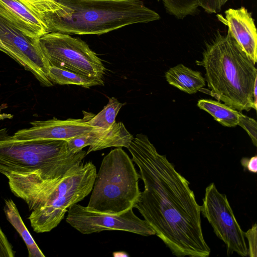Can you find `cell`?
Segmentation results:
<instances>
[{
	"label": "cell",
	"instance_id": "5b68a950",
	"mask_svg": "<svg viewBox=\"0 0 257 257\" xmlns=\"http://www.w3.org/2000/svg\"><path fill=\"white\" fill-rule=\"evenodd\" d=\"M87 155L82 150L73 153L64 140L19 141L0 129V173H36L45 179L63 176L80 166Z\"/></svg>",
	"mask_w": 257,
	"mask_h": 257
},
{
	"label": "cell",
	"instance_id": "30bf717a",
	"mask_svg": "<svg viewBox=\"0 0 257 257\" xmlns=\"http://www.w3.org/2000/svg\"><path fill=\"white\" fill-rule=\"evenodd\" d=\"M0 40L6 54L31 72L44 86L54 83L49 76V62L41 48L39 39L28 37L0 16Z\"/></svg>",
	"mask_w": 257,
	"mask_h": 257
},
{
	"label": "cell",
	"instance_id": "8fae6325",
	"mask_svg": "<svg viewBox=\"0 0 257 257\" xmlns=\"http://www.w3.org/2000/svg\"><path fill=\"white\" fill-rule=\"evenodd\" d=\"M85 113L83 118H69L61 120L54 117L45 121H33L30 123L31 127L19 130L12 136L19 141L40 139L67 141L95 128L89 123V120L94 114Z\"/></svg>",
	"mask_w": 257,
	"mask_h": 257
},
{
	"label": "cell",
	"instance_id": "83f0119b",
	"mask_svg": "<svg viewBox=\"0 0 257 257\" xmlns=\"http://www.w3.org/2000/svg\"><path fill=\"white\" fill-rule=\"evenodd\" d=\"M228 0H219L220 1V5L221 6V7H222L224 5H225L226 4V3L228 1Z\"/></svg>",
	"mask_w": 257,
	"mask_h": 257
},
{
	"label": "cell",
	"instance_id": "d6986e66",
	"mask_svg": "<svg viewBox=\"0 0 257 257\" xmlns=\"http://www.w3.org/2000/svg\"><path fill=\"white\" fill-rule=\"evenodd\" d=\"M123 105L116 98H109L108 103L98 113L94 115L89 120L90 125L96 128H110L116 122V116Z\"/></svg>",
	"mask_w": 257,
	"mask_h": 257
},
{
	"label": "cell",
	"instance_id": "3957f363",
	"mask_svg": "<svg viewBox=\"0 0 257 257\" xmlns=\"http://www.w3.org/2000/svg\"><path fill=\"white\" fill-rule=\"evenodd\" d=\"M201 61L210 94L238 111L256 110L257 69L227 31L207 44Z\"/></svg>",
	"mask_w": 257,
	"mask_h": 257
},
{
	"label": "cell",
	"instance_id": "7402d4cb",
	"mask_svg": "<svg viewBox=\"0 0 257 257\" xmlns=\"http://www.w3.org/2000/svg\"><path fill=\"white\" fill-rule=\"evenodd\" d=\"M238 125L242 127L250 137L253 145L257 146V123L255 119L240 112Z\"/></svg>",
	"mask_w": 257,
	"mask_h": 257
},
{
	"label": "cell",
	"instance_id": "277c9868",
	"mask_svg": "<svg viewBox=\"0 0 257 257\" xmlns=\"http://www.w3.org/2000/svg\"><path fill=\"white\" fill-rule=\"evenodd\" d=\"M55 1L54 10L44 18L49 32L99 35L161 19L141 0Z\"/></svg>",
	"mask_w": 257,
	"mask_h": 257
},
{
	"label": "cell",
	"instance_id": "44dd1931",
	"mask_svg": "<svg viewBox=\"0 0 257 257\" xmlns=\"http://www.w3.org/2000/svg\"><path fill=\"white\" fill-rule=\"evenodd\" d=\"M19 1L31 11L38 15L43 21L45 15L54 10L56 3L55 0Z\"/></svg>",
	"mask_w": 257,
	"mask_h": 257
},
{
	"label": "cell",
	"instance_id": "603a6c76",
	"mask_svg": "<svg viewBox=\"0 0 257 257\" xmlns=\"http://www.w3.org/2000/svg\"><path fill=\"white\" fill-rule=\"evenodd\" d=\"M244 236L246 238L248 248H247V255L250 257H256L257 256V225L255 223L251 227L244 232Z\"/></svg>",
	"mask_w": 257,
	"mask_h": 257
},
{
	"label": "cell",
	"instance_id": "484cf974",
	"mask_svg": "<svg viewBox=\"0 0 257 257\" xmlns=\"http://www.w3.org/2000/svg\"><path fill=\"white\" fill-rule=\"evenodd\" d=\"M240 163L244 171H248L252 173L257 172V156L255 155L251 158L243 157Z\"/></svg>",
	"mask_w": 257,
	"mask_h": 257
},
{
	"label": "cell",
	"instance_id": "d4e9b609",
	"mask_svg": "<svg viewBox=\"0 0 257 257\" xmlns=\"http://www.w3.org/2000/svg\"><path fill=\"white\" fill-rule=\"evenodd\" d=\"M199 6L208 14L217 13L221 9L219 0H198Z\"/></svg>",
	"mask_w": 257,
	"mask_h": 257
},
{
	"label": "cell",
	"instance_id": "9c48e42d",
	"mask_svg": "<svg viewBox=\"0 0 257 257\" xmlns=\"http://www.w3.org/2000/svg\"><path fill=\"white\" fill-rule=\"evenodd\" d=\"M66 222L84 234L104 230H121L143 236L155 234L144 219L138 217L131 209L120 214H110L89 210L77 203L69 208Z\"/></svg>",
	"mask_w": 257,
	"mask_h": 257
},
{
	"label": "cell",
	"instance_id": "52a82bcc",
	"mask_svg": "<svg viewBox=\"0 0 257 257\" xmlns=\"http://www.w3.org/2000/svg\"><path fill=\"white\" fill-rule=\"evenodd\" d=\"M39 43L50 66L104 82L106 68L102 60L81 39L67 34L51 32L42 36Z\"/></svg>",
	"mask_w": 257,
	"mask_h": 257
},
{
	"label": "cell",
	"instance_id": "ba28073f",
	"mask_svg": "<svg viewBox=\"0 0 257 257\" xmlns=\"http://www.w3.org/2000/svg\"><path fill=\"white\" fill-rule=\"evenodd\" d=\"M201 213L213 228L215 235L226 245L227 254L247 255L244 232L238 223L226 195L221 193L213 182L205 190Z\"/></svg>",
	"mask_w": 257,
	"mask_h": 257
},
{
	"label": "cell",
	"instance_id": "7c38bea8",
	"mask_svg": "<svg viewBox=\"0 0 257 257\" xmlns=\"http://www.w3.org/2000/svg\"><path fill=\"white\" fill-rule=\"evenodd\" d=\"M218 20L227 27L228 32L240 49L255 64L257 62V33L251 14L244 7L230 8Z\"/></svg>",
	"mask_w": 257,
	"mask_h": 257
},
{
	"label": "cell",
	"instance_id": "4fadbf2b",
	"mask_svg": "<svg viewBox=\"0 0 257 257\" xmlns=\"http://www.w3.org/2000/svg\"><path fill=\"white\" fill-rule=\"evenodd\" d=\"M134 137L121 122H115L107 130L95 128L91 132L67 140L68 147L73 153H77L89 146L86 152L99 151L109 147L126 148Z\"/></svg>",
	"mask_w": 257,
	"mask_h": 257
},
{
	"label": "cell",
	"instance_id": "8992f818",
	"mask_svg": "<svg viewBox=\"0 0 257 257\" xmlns=\"http://www.w3.org/2000/svg\"><path fill=\"white\" fill-rule=\"evenodd\" d=\"M140 178L126 152L121 148L112 150L102 161L86 207L110 214L133 209L141 195Z\"/></svg>",
	"mask_w": 257,
	"mask_h": 257
},
{
	"label": "cell",
	"instance_id": "ffe728a7",
	"mask_svg": "<svg viewBox=\"0 0 257 257\" xmlns=\"http://www.w3.org/2000/svg\"><path fill=\"white\" fill-rule=\"evenodd\" d=\"M162 1L168 14L182 20L188 16H194L198 12V0H157Z\"/></svg>",
	"mask_w": 257,
	"mask_h": 257
},
{
	"label": "cell",
	"instance_id": "9a60e30c",
	"mask_svg": "<svg viewBox=\"0 0 257 257\" xmlns=\"http://www.w3.org/2000/svg\"><path fill=\"white\" fill-rule=\"evenodd\" d=\"M165 77L169 84L190 94L196 93L205 86V79L200 72L182 64L170 68Z\"/></svg>",
	"mask_w": 257,
	"mask_h": 257
},
{
	"label": "cell",
	"instance_id": "5bb4252c",
	"mask_svg": "<svg viewBox=\"0 0 257 257\" xmlns=\"http://www.w3.org/2000/svg\"><path fill=\"white\" fill-rule=\"evenodd\" d=\"M0 16L35 40L49 32L44 22L19 0H0Z\"/></svg>",
	"mask_w": 257,
	"mask_h": 257
},
{
	"label": "cell",
	"instance_id": "2e32d148",
	"mask_svg": "<svg viewBox=\"0 0 257 257\" xmlns=\"http://www.w3.org/2000/svg\"><path fill=\"white\" fill-rule=\"evenodd\" d=\"M4 212L7 220L13 226L24 241L29 257H45L26 227L15 202L12 199L5 202Z\"/></svg>",
	"mask_w": 257,
	"mask_h": 257
},
{
	"label": "cell",
	"instance_id": "7a4b0ae2",
	"mask_svg": "<svg viewBox=\"0 0 257 257\" xmlns=\"http://www.w3.org/2000/svg\"><path fill=\"white\" fill-rule=\"evenodd\" d=\"M96 173L95 165L89 161L56 179H43L36 173L6 177L11 191L31 211L29 219L34 231L44 233L57 227L67 209L90 193Z\"/></svg>",
	"mask_w": 257,
	"mask_h": 257
},
{
	"label": "cell",
	"instance_id": "6da1fadb",
	"mask_svg": "<svg viewBox=\"0 0 257 257\" xmlns=\"http://www.w3.org/2000/svg\"><path fill=\"white\" fill-rule=\"evenodd\" d=\"M127 149L144 185L134 208L174 255L209 256L201 226V206L190 182L165 155L158 152L146 135L137 134Z\"/></svg>",
	"mask_w": 257,
	"mask_h": 257
},
{
	"label": "cell",
	"instance_id": "cb8c5ba5",
	"mask_svg": "<svg viewBox=\"0 0 257 257\" xmlns=\"http://www.w3.org/2000/svg\"><path fill=\"white\" fill-rule=\"evenodd\" d=\"M15 251L0 227V257H14Z\"/></svg>",
	"mask_w": 257,
	"mask_h": 257
},
{
	"label": "cell",
	"instance_id": "4316f807",
	"mask_svg": "<svg viewBox=\"0 0 257 257\" xmlns=\"http://www.w3.org/2000/svg\"><path fill=\"white\" fill-rule=\"evenodd\" d=\"M0 51L6 54V50L0 40Z\"/></svg>",
	"mask_w": 257,
	"mask_h": 257
},
{
	"label": "cell",
	"instance_id": "e0dca14e",
	"mask_svg": "<svg viewBox=\"0 0 257 257\" xmlns=\"http://www.w3.org/2000/svg\"><path fill=\"white\" fill-rule=\"evenodd\" d=\"M197 105L224 126L235 127L238 125L240 111L225 103L211 99H201L198 101Z\"/></svg>",
	"mask_w": 257,
	"mask_h": 257
},
{
	"label": "cell",
	"instance_id": "ac0fdd59",
	"mask_svg": "<svg viewBox=\"0 0 257 257\" xmlns=\"http://www.w3.org/2000/svg\"><path fill=\"white\" fill-rule=\"evenodd\" d=\"M49 76L54 84H73L86 88L104 85V82L53 66L49 67Z\"/></svg>",
	"mask_w": 257,
	"mask_h": 257
}]
</instances>
